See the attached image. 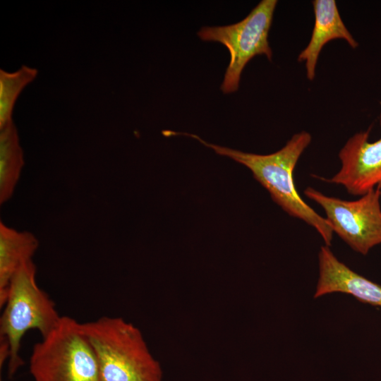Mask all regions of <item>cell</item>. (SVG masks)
Instances as JSON below:
<instances>
[{
	"label": "cell",
	"mask_w": 381,
	"mask_h": 381,
	"mask_svg": "<svg viewBox=\"0 0 381 381\" xmlns=\"http://www.w3.org/2000/svg\"><path fill=\"white\" fill-rule=\"evenodd\" d=\"M29 368L34 381H101L97 359L82 323L68 316H61L34 345Z\"/></svg>",
	"instance_id": "cell-4"
},
{
	"label": "cell",
	"mask_w": 381,
	"mask_h": 381,
	"mask_svg": "<svg viewBox=\"0 0 381 381\" xmlns=\"http://www.w3.org/2000/svg\"><path fill=\"white\" fill-rule=\"evenodd\" d=\"M37 268L32 260L23 263L13 277L0 319L1 339L9 346L8 374L11 377L23 365L21 341L30 329H37L42 337L58 324L61 316L54 302L39 287Z\"/></svg>",
	"instance_id": "cell-3"
},
{
	"label": "cell",
	"mask_w": 381,
	"mask_h": 381,
	"mask_svg": "<svg viewBox=\"0 0 381 381\" xmlns=\"http://www.w3.org/2000/svg\"><path fill=\"white\" fill-rule=\"evenodd\" d=\"M370 129L356 133L346 141L339 152L340 169L325 179L353 195L361 196L381 184V138L370 142Z\"/></svg>",
	"instance_id": "cell-7"
},
{
	"label": "cell",
	"mask_w": 381,
	"mask_h": 381,
	"mask_svg": "<svg viewBox=\"0 0 381 381\" xmlns=\"http://www.w3.org/2000/svg\"><path fill=\"white\" fill-rule=\"evenodd\" d=\"M315 23L310 40L299 54L298 61H305L307 78L313 80L315 76L316 65L322 47L330 40H344L356 49L358 42L344 23L334 0L313 1Z\"/></svg>",
	"instance_id": "cell-9"
},
{
	"label": "cell",
	"mask_w": 381,
	"mask_h": 381,
	"mask_svg": "<svg viewBox=\"0 0 381 381\" xmlns=\"http://www.w3.org/2000/svg\"><path fill=\"white\" fill-rule=\"evenodd\" d=\"M82 328L96 355L101 381H162L159 363L133 324L102 316L82 323Z\"/></svg>",
	"instance_id": "cell-2"
},
{
	"label": "cell",
	"mask_w": 381,
	"mask_h": 381,
	"mask_svg": "<svg viewBox=\"0 0 381 381\" xmlns=\"http://www.w3.org/2000/svg\"><path fill=\"white\" fill-rule=\"evenodd\" d=\"M305 195L324 210L333 233L354 251L365 255L381 244V195L379 187L355 200H346L307 187Z\"/></svg>",
	"instance_id": "cell-6"
},
{
	"label": "cell",
	"mask_w": 381,
	"mask_h": 381,
	"mask_svg": "<svg viewBox=\"0 0 381 381\" xmlns=\"http://www.w3.org/2000/svg\"><path fill=\"white\" fill-rule=\"evenodd\" d=\"M380 190V195H381V184L378 186Z\"/></svg>",
	"instance_id": "cell-13"
},
{
	"label": "cell",
	"mask_w": 381,
	"mask_h": 381,
	"mask_svg": "<svg viewBox=\"0 0 381 381\" xmlns=\"http://www.w3.org/2000/svg\"><path fill=\"white\" fill-rule=\"evenodd\" d=\"M24 165L23 152L13 121L0 128V203L13 195Z\"/></svg>",
	"instance_id": "cell-11"
},
{
	"label": "cell",
	"mask_w": 381,
	"mask_h": 381,
	"mask_svg": "<svg viewBox=\"0 0 381 381\" xmlns=\"http://www.w3.org/2000/svg\"><path fill=\"white\" fill-rule=\"evenodd\" d=\"M37 75L36 68L25 65L12 73L0 70V128L13 121L12 113L18 95Z\"/></svg>",
	"instance_id": "cell-12"
},
{
	"label": "cell",
	"mask_w": 381,
	"mask_h": 381,
	"mask_svg": "<svg viewBox=\"0 0 381 381\" xmlns=\"http://www.w3.org/2000/svg\"><path fill=\"white\" fill-rule=\"evenodd\" d=\"M39 246L35 236L0 222V306L6 301L10 282L18 269L32 260Z\"/></svg>",
	"instance_id": "cell-10"
},
{
	"label": "cell",
	"mask_w": 381,
	"mask_h": 381,
	"mask_svg": "<svg viewBox=\"0 0 381 381\" xmlns=\"http://www.w3.org/2000/svg\"><path fill=\"white\" fill-rule=\"evenodd\" d=\"M277 0H262L242 20L229 25L202 27L198 32L203 41L222 44L229 50V64L221 85L225 94L236 92L242 71L256 55L272 60L268 35Z\"/></svg>",
	"instance_id": "cell-5"
},
{
	"label": "cell",
	"mask_w": 381,
	"mask_h": 381,
	"mask_svg": "<svg viewBox=\"0 0 381 381\" xmlns=\"http://www.w3.org/2000/svg\"><path fill=\"white\" fill-rule=\"evenodd\" d=\"M198 140L216 153L230 157L248 167L254 178L270 193L272 200L290 216L313 227L330 246L333 231L325 218L321 217L300 196L294 181V170L312 137L307 131L295 133L278 151L269 155H257L208 143L198 135L175 132Z\"/></svg>",
	"instance_id": "cell-1"
},
{
	"label": "cell",
	"mask_w": 381,
	"mask_h": 381,
	"mask_svg": "<svg viewBox=\"0 0 381 381\" xmlns=\"http://www.w3.org/2000/svg\"><path fill=\"white\" fill-rule=\"evenodd\" d=\"M318 266L319 277L315 298L343 293L381 308V285L352 270L341 262L327 246L320 248Z\"/></svg>",
	"instance_id": "cell-8"
}]
</instances>
